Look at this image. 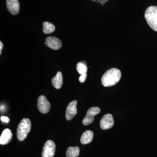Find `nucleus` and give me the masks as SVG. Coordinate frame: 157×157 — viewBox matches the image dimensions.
Here are the masks:
<instances>
[{"mask_svg": "<svg viewBox=\"0 0 157 157\" xmlns=\"http://www.w3.org/2000/svg\"><path fill=\"white\" fill-rule=\"evenodd\" d=\"M79 148L78 147H70L66 152L67 157H77L79 155Z\"/></svg>", "mask_w": 157, "mask_h": 157, "instance_id": "obj_14", "label": "nucleus"}, {"mask_svg": "<svg viewBox=\"0 0 157 157\" xmlns=\"http://www.w3.org/2000/svg\"><path fill=\"white\" fill-rule=\"evenodd\" d=\"M3 48V44L2 42H0V54L1 55L2 54V48Z\"/></svg>", "mask_w": 157, "mask_h": 157, "instance_id": "obj_20", "label": "nucleus"}, {"mask_svg": "<svg viewBox=\"0 0 157 157\" xmlns=\"http://www.w3.org/2000/svg\"><path fill=\"white\" fill-rule=\"evenodd\" d=\"M55 144L52 140H48L43 147L42 157H53L56 151Z\"/></svg>", "mask_w": 157, "mask_h": 157, "instance_id": "obj_5", "label": "nucleus"}, {"mask_svg": "<svg viewBox=\"0 0 157 157\" xmlns=\"http://www.w3.org/2000/svg\"><path fill=\"white\" fill-rule=\"evenodd\" d=\"M98 2L102 5H104L108 0H97Z\"/></svg>", "mask_w": 157, "mask_h": 157, "instance_id": "obj_19", "label": "nucleus"}, {"mask_svg": "<svg viewBox=\"0 0 157 157\" xmlns=\"http://www.w3.org/2000/svg\"><path fill=\"white\" fill-rule=\"evenodd\" d=\"M121 73L120 70L113 68L107 70L101 78L102 84L105 87L115 85L120 80Z\"/></svg>", "mask_w": 157, "mask_h": 157, "instance_id": "obj_1", "label": "nucleus"}, {"mask_svg": "<svg viewBox=\"0 0 157 157\" xmlns=\"http://www.w3.org/2000/svg\"></svg>", "mask_w": 157, "mask_h": 157, "instance_id": "obj_22", "label": "nucleus"}, {"mask_svg": "<svg viewBox=\"0 0 157 157\" xmlns=\"http://www.w3.org/2000/svg\"><path fill=\"white\" fill-rule=\"evenodd\" d=\"M92 1V2H96V1H97V0H91Z\"/></svg>", "mask_w": 157, "mask_h": 157, "instance_id": "obj_21", "label": "nucleus"}, {"mask_svg": "<svg viewBox=\"0 0 157 157\" xmlns=\"http://www.w3.org/2000/svg\"><path fill=\"white\" fill-rule=\"evenodd\" d=\"M12 138V133L10 129L7 128L3 131L0 137V144L2 145L8 144Z\"/></svg>", "mask_w": 157, "mask_h": 157, "instance_id": "obj_11", "label": "nucleus"}, {"mask_svg": "<svg viewBox=\"0 0 157 157\" xmlns=\"http://www.w3.org/2000/svg\"><path fill=\"white\" fill-rule=\"evenodd\" d=\"M87 67L84 63H78L76 65V70L80 74H84L87 72Z\"/></svg>", "mask_w": 157, "mask_h": 157, "instance_id": "obj_16", "label": "nucleus"}, {"mask_svg": "<svg viewBox=\"0 0 157 157\" xmlns=\"http://www.w3.org/2000/svg\"><path fill=\"white\" fill-rule=\"evenodd\" d=\"M101 112V109L99 107H94L90 108L88 110L86 115L85 117L82 124L84 125L87 126L92 123L94 120L95 116L99 114Z\"/></svg>", "mask_w": 157, "mask_h": 157, "instance_id": "obj_4", "label": "nucleus"}, {"mask_svg": "<svg viewBox=\"0 0 157 157\" xmlns=\"http://www.w3.org/2000/svg\"><path fill=\"white\" fill-rule=\"evenodd\" d=\"M7 9L12 15H16L19 11L20 5L18 0H6Z\"/></svg>", "mask_w": 157, "mask_h": 157, "instance_id": "obj_10", "label": "nucleus"}, {"mask_svg": "<svg viewBox=\"0 0 157 157\" xmlns=\"http://www.w3.org/2000/svg\"><path fill=\"white\" fill-rule=\"evenodd\" d=\"M77 101H73L70 102L68 105L66 113V117L67 120H71L77 114Z\"/></svg>", "mask_w": 157, "mask_h": 157, "instance_id": "obj_8", "label": "nucleus"}, {"mask_svg": "<svg viewBox=\"0 0 157 157\" xmlns=\"http://www.w3.org/2000/svg\"><path fill=\"white\" fill-rule=\"evenodd\" d=\"M94 138V133L92 131L88 130L83 133L80 139L82 144H86L90 143Z\"/></svg>", "mask_w": 157, "mask_h": 157, "instance_id": "obj_13", "label": "nucleus"}, {"mask_svg": "<svg viewBox=\"0 0 157 157\" xmlns=\"http://www.w3.org/2000/svg\"><path fill=\"white\" fill-rule=\"evenodd\" d=\"M86 77H87V74L86 73H84V74H81L80 76H79V78H78V80L81 83H83L85 81L86 79Z\"/></svg>", "mask_w": 157, "mask_h": 157, "instance_id": "obj_17", "label": "nucleus"}, {"mask_svg": "<svg viewBox=\"0 0 157 157\" xmlns=\"http://www.w3.org/2000/svg\"><path fill=\"white\" fill-rule=\"evenodd\" d=\"M1 120L4 122L8 123L9 121V119L7 117L2 116L1 117Z\"/></svg>", "mask_w": 157, "mask_h": 157, "instance_id": "obj_18", "label": "nucleus"}, {"mask_svg": "<svg viewBox=\"0 0 157 157\" xmlns=\"http://www.w3.org/2000/svg\"><path fill=\"white\" fill-rule=\"evenodd\" d=\"M55 30V26L52 23L45 21L43 24V32L44 34H49Z\"/></svg>", "mask_w": 157, "mask_h": 157, "instance_id": "obj_15", "label": "nucleus"}, {"mask_svg": "<svg viewBox=\"0 0 157 157\" xmlns=\"http://www.w3.org/2000/svg\"><path fill=\"white\" fill-rule=\"evenodd\" d=\"M37 107L41 113H48L50 109V103L45 96H40L37 101Z\"/></svg>", "mask_w": 157, "mask_h": 157, "instance_id": "obj_6", "label": "nucleus"}, {"mask_svg": "<svg viewBox=\"0 0 157 157\" xmlns=\"http://www.w3.org/2000/svg\"><path fill=\"white\" fill-rule=\"evenodd\" d=\"M114 125V120L111 114H105L100 121V125L101 128L103 130H108L111 128Z\"/></svg>", "mask_w": 157, "mask_h": 157, "instance_id": "obj_7", "label": "nucleus"}, {"mask_svg": "<svg viewBox=\"0 0 157 157\" xmlns=\"http://www.w3.org/2000/svg\"><path fill=\"white\" fill-rule=\"evenodd\" d=\"M31 129V121L28 118H23L18 124L17 129V137L19 141H23Z\"/></svg>", "mask_w": 157, "mask_h": 157, "instance_id": "obj_2", "label": "nucleus"}, {"mask_svg": "<svg viewBox=\"0 0 157 157\" xmlns=\"http://www.w3.org/2000/svg\"><path fill=\"white\" fill-rule=\"evenodd\" d=\"M47 46L53 50H59L61 48L62 42L60 40L55 37H47L45 40V43Z\"/></svg>", "mask_w": 157, "mask_h": 157, "instance_id": "obj_9", "label": "nucleus"}, {"mask_svg": "<svg viewBox=\"0 0 157 157\" xmlns=\"http://www.w3.org/2000/svg\"><path fill=\"white\" fill-rule=\"evenodd\" d=\"M52 83L54 87L57 89L61 88L63 84V77L60 72H58L56 75L52 79Z\"/></svg>", "mask_w": 157, "mask_h": 157, "instance_id": "obj_12", "label": "nucleus"}, {"mask_svg": "<svg viewBox=\"0 0 157 157\" xmlns=\"http://www.w3.org/2000/svg\"><path fill=\"white\" fill-rule=\"evenodd\" d=\"M144 17L149 26L157 32V6H151L147 8Z\"/></svg>", "mask_w": 157, "mask_h": 157, "instance_id": "obj_3", "label": "nucleus"}]
</instances>
